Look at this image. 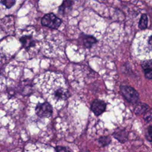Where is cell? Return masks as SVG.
Wrapping results in <instances>:
<instances>
[{
	"label": "cell",
	"mask_w": 152,
	"mask_h": 152,
	"mask_svg": "<svg viewBox=\"0 0 152 152\" xmlns=\"http://www.w3.org/2000/svg\"><path fill=\"white\" fill-rule=\"evenodd\" d=\"M120 91L124 98L129 103H135L139 99V95L137 91L130 86H121Z\"/></svg>",
	"instance_id": "6da1fadb"
},
{
	"label": "cell",
	"mask_w": 152,
	"mask_h": 152,
	"mask_svg": "<svg viewBox=\"0 0 152 152\" xmlns=\"http://www.w3.org/2000/svg\"><path fill=\"white\" fill-rule=\"evenodd\" d=\"M42 24L50 28H58L61 24V20L52 13L45 14L41 20Z\"/></svg>",
	"instance_id": "7a4b0ae2"
},
{
	"label": "cell",
	"mask_w": 152,
	"mask_h": 152,
	"mask_svg": "<svg viewBox=\"0 0 152 152\" xmlns=\"http://www.w3.org/2000/svg\"><path fill=\"white\" fill-rule=\"evenodd\" d=\"M35 112L36 115L40 118H48L52 115L53 110L52 106L49 103L44 102L37 105Z\"/></svg>",
	"instance_id": "3957f363"
},
{
	"label": "cell",
	"mask_w": 152,
	"mask_h": 152,
	"mask_svg": "<svg viewBox=\"0 0 152 152\" xmlns=\"http://www.w3.org/2000/svg\"><path fill=\"white\" fill-rule=\"evenodd\" d=\"M105 102L101 100H94L91 104V109L95 115L99 116L103 113L106 109Z\"/></svg>",
	"instance_id": "277c9868"
},
{
	"label": "cell",
	"mask_w": 152,
	"mask_h": 152,
	"mask_svg": "<svg viewBox=\"0 0 152 152\" xmlns=\"http://www.w3.org/2000/svg\"><path fill=\"white\" fill-rule=\"evenodd\" d=\"M113 136L121 143H124L128 140V132L124 129L116 130L113 133Z\"/></svg>",
	"instance_id": "5b68a950"
},
{
	"label": "cell",
	"mask_w": 152,
	"mask_h": 152,
	"mask_svg": "<svg viewBox=\"0 0 152 152\" xmlns=\"http://www.w3.org/2000/svg\"><path fill=\"white\" fill-rule=\"evenodd\" d=\"M20 40L23 46L26 49H28L30 48L33 47L36 44V42L34 39L30 36H24L20 39Z\"/></svg>",
	"instance_id": "8992f818"
},
{
	"label": "cell",
	"mask_w": 152,
	"mask_h": 152,
	"mask_svg": "<svg viewBox=\"0 0 152 152\" xmlns=\"http://www.w3.org/2000/svg\"><path fill=\"white\" fill-rule=\"evenodd\" d=\"M82 42L86 48H91L93 45H94L97 42V40L95 37L92 36L84 35L82 39Z\"/></svg>",
	"instance_id": "52a82bcc"
},
{
	"label": "cell",
	"mask_w": 152,
	"mask_h": 152,
	"mask_svg": "<svg viewBox=\"0 0 152 152\" xmlns=\"http://www.w3.org/2000/svg\"><path fill=\"white\" fill-rule=\"evenodd\" d=\"M72 2L71 1H65L59 8V12L62 14H65L69 12L72 5Z\"/></svg>",
	"instance_id": "ba28073f"
},
{
	"label": "cell",
	"mask_w": 152,
	"mask_h": 152,
	"mask_svg": "<svg viewBox=\"0 0 152 152\" xmlns=\"http://www.w3.org/2000/svg\"><path fill=\"white\" fill-rule=\"evenodd\" d=\"M149 109L148 106L143 103H139L137 104L134 107V112L137 115L144 114Z\"/></svg>",
	"instance_id": "9c48e42d"
},
{
	"label": "cell",
	"mask_w": 152,
	"mask_h": 152,
	"mask_svg": "<svg viewBox=\"0 0 152 152\" xmlns=\"http://www.w3.org/2000/svg\"><path fill=\"white\" fill-rule=\"evenodd\" d=\"M97 142L101 147H105L111 142V138L109 136H103L97 140Z\"/></svg>",
	"instance_id": "30bf717a"
},
{
	"label": "cell",
	"mask_w": 152,
	"mask_h": 152,
	"mask_svg": "<svg viewBox=\"0 0 152 152\" xmlns=\"http://www.w3.org/2000/svg\"><path fill=\"white\" fill-rule=\"evenodd\" d=\"M148 24V20H147V16L146 14H144L141 15L140 22H139V25L138 27L140 29H145L147 28Z\"/></svg>",
	"instance_id": "8fae6325"
},
{
	"label": "cell",
	"mask_w": 152,
	"mask_h": 152,
	"mask_svg": "<svg viewBox=\"0 0 152 152\" xmlns=\"http://www.w3.org/2000/svg\"><path fill=\"white\" fill-rule=\"evenodd\" d=\"M141 66L144 69V71L152 70V61L145 60L142 62Z\"/></svg>",
	"instance_id": "7c38bea8"
},
{
	"label": "cell",
	"mask_w": 152,
	"mask_h": 152,
	"mask_svg": "<svg viewBox=\"0 0 152 152\" xmlns=\"http://www.w3.org/2000/svg\"><path fill=\"white\" fill-rule=\"evenodd\" d=\"M144 119L147 122L152 120V109H148L144 113Z\"/></svg>",
	"instance_id": "4fadbf2b"
},
{
	"label": "cell",
	"mask_w": 152,
	"mask_h": 152,
	"mask_svg": "<svg viewBox=\"0 0 152 152\" xmlns=\"http://www.w3.org/2000/svg\"><path fill=\"white\" fill-rule=\"evenodd\" d=\"M1 3L3 4L7 8H10L15 3V1L13 0H5L1 1Z\"/></svg>",
	"instance_id": "5bb4252c"
},
{
	"label": "cell",
	"mask_w": 152,
	"mask_h": 152,
	"mask_svg": "<svg viewBox=\"0 0 152 152\" xmlns=\"http://www.w3.org/2000/svg\"><path fill=\"white\" fill-rule=\"evenodd\" d=\"M146 138L148 141H152V126H150L148 128L146 133Z\"/></svg>",
	"instance_id": "9a60e30c"
},
{
	"label": "cell",
	"mask_w": 152,
	"mask_h": 152,
	"mask_svg": "<svg viewBox=\"0 0 152 152\" xmlns=\"http://www.w3.org/2000/svg\"><path fill=\"white\" fill-rule=\"evenodd\" d=\"M56 152H71L69 150H68L66 147H62L61 145H58L55 148Z\"/></svg>",
	"instance_id": "2e32d148"
},
{
	"label": "cell",
	"mask_w": 152,
	"mask_h": 152,
	"mask_svg": "<svg viewBox=\"0 0 152 152\" xmlns=\"http://www.w3.org/2000/svg\"><path fill=\"white\" fill-rule=\"evenodd\" d=\"M145 77L148 79H152V70L144 71Z\"/></svg>",
	"instance_id": "e0dca14e"
},
{
	"label": "cell",
	"mask_w": 152,
	"mask_h": 152,
	"mask_svg": "<svg viewBox=\"0 0 152 152\" xmlns=\"http://www.w3.org/2000/svg\"><path fill=\"white\" fill-rule=\"evenodd\" d=\"M148 45H149V46H150L151 50H152V36L150 37V39L148 41Z\"/></svg>",
	"instance_id": "ac0fdd59"
}]
</instances>
